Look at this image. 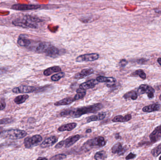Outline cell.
Listing matches in <instances>:
<instances>
[{
  "label": "cell",
  "instance_id": "obj_1",
  "mask_svg": "<svg viewBox=\"0 0 161 160\" xmlns=\"http://www.w3.org/2000/svg\"><path fill=\"white\" fill-rule=\"evenodd\" d=\"M103 108L101 103H97L92 105L81 107L77 109H66L60 113V115L63 117L79 118L85 114H90L97 112Z\"/></svg>",
  "mask_w": 161,
  "mask_h": 160
},
{
  "label": "cell",
  "instance_id": "obj_2",
  "mask_svg": "<svg viewBox=\"0 0 161 160\" xmlns=\"http://www.w3.org/2000/svg\"><path fill=\"white\" fill-rule=\"evenodd\" d=\"M42 20L35 17L26 16L23 18H19L13 21L12 23L16 26H21L25 28H36L37 23L41 22Z\"/></svg>",
  "mask_w": 161,
  "mask_h": 160
},
{
  "label": "cell",
  "instance_id": "obj_3",
  "mask_svg": "<svg viewBox=\"0 0 161 160\" xmlns=\"http://www.w3.org/2000/svg\"><path fill=\"white\" fill-rule=\"evenodd\" d=\"M27 132L24 130L12 129L2 131L0 134V137L3 139H18L24 138L27 135Z\"/></svg>",
  "mask_w": 161,
  "mask_h": 160
},
{
  "label": "cell",
  "instance_id": "obj_4",
  "mask_svg": "<svg viewBox=\"0 0 161 160\" xmlns=\"http://www.w3.org/2000/svg\"><path fill=\"white\" fill-rule=\"evenodd\" d=\"M106 141L103 137H97L93 139H89L83 145L84 150L86 151H89L94 148H101L105 145Z\"/></svg>",
  "mask_w": 161,
  "mask_h": 160
},
{
  "label": "cell",
  "instance_id": "obj_5",
  "mask_svg": "<svg viewBox=\"0 0 161 160\" xmlns=\"http://www.w3.org/2000/svg\"><path fill=\"white\" fill-rule=\"evenodd\" d=\"M42 138L40 135H34L32 137H27L24 141L25 147L26 149H31L38 145L42 141Z\"/></svg>",
  "mask_w": 161,
  "mask_h": 160
},
{
  "label": "cell",
  "instance_id": "obj_6",
  "mask_svg": "<svg viewBox=\"0 0 161 160\" xmlns=\"http://www.w3.org/2000/svg\"><path fill=\"white\" fill-rule=\"evenodd\" d=\"M155 90L152 87L148 85L142 84L139 86L138 89V94H142L146 93L147 96L149 99L154 97V93Z\"/></svg>",
  "mask_w": 161,
  "mask_h": 160
},
{
  "label": "cell",
  "instance_id": "obj_7",
  "mask_svg": "<svg viewBox=\"0 0 161 160\" xmlns=\"http://www.w3.org/2000/svg\"><path fill=\"white\" fill-rule=\"evenodd\" d=\"M35 87L32 86L21 85L19 87H16L12 90L13 93H31L35 92L38 90Z\"/></svg>",
  "mask_w": 161,
  "mask_h": 160
},
{
  "label": "cell",
  "instance_id": "obj_8",
  "mask_svg": "<svg viewBox=\"0 0 161 160\" xmlns=\"http://www.w3.org/2000/svg\"><path fill=\"white\" fill-rule=\"evenodd\" d=\"M99 57V54H87L77 57L76 59V61L77 62H93L98 60Z\"/></svg>",
  "mask_w": 161,
  "mask_h": 160
},
{
  "label": "cell",
  "instance_id": "obj_9",
  "mask_svg": "<svg viewBox=\"0 0 161 160\" xmlns=\"http://www.w3.org/2000/svg\"><path fill=\"white\" fill-rule=\"evenodd\" d=\"M41 7L38 5H30V4H15L12 6V8L18 11H28V10H36Z\"/></svg>",
  "mask_w": 161,
  "mask_h": 160
},
{
  "label": "cell",
  "instance_id": "obj_10",
  "mask_svg": "<svg viewBox=\"0 0 161 160\" xmlns=\"http://www.w3.org/2000/svg\"><path fill=\"white\" fill-rule=\"evenodd\" d=\"M161 138V125L154 129L153 132L150 134L149 138L152 143H156Z\"/></svg>",
  "mask_w": 161,
  "mask_h": 160
},
{
  "label": "cell",
  "instance_id": "obj_11",
  "mask_svg": "<svg viewBox=\"0 0 161 160\" xmlns=\"http://www.w3.org/2000/svg\"><path fill=\"white\" fill-rule=\"evenodd\" d=\"M58 140V138L56 137V136H51V137H49V138H47L44 139L43 142L42 143L41 145H40V147H41V148H42V149H45V148L52 147L53 145L55 144L57 142Z\"/></svg>",
  "mask_w": 161,
  "mask_h": 160
},
{
  "label": "cell",
  "instance_id": "obj_12",
  "mask_svg": "<svg viewBox=\"0 0 161 160\" xmlns=\"http://www.w3.org/2000/svg\"><path fill=\"white\" fill-rule=\"evenodd\" d=\"M96 80L98 82H107V87H115L116 80L113 77H106L104 76H99L96 78Z\"/></svg>",
  "mask_w": 161,
  "mask_h": 160
},
{
  "label": "cell",
  "instance_id": "obj_13",
  "mask_svg": "<svg viewBox=\"0 0 161 160\" xmlns=\"http://www.w3.org/2000/svg\"><path fill=\"white\" fill-rule=\"evenodd\" d=\"M126 151V149L125 147H123L122 144L121 143L118 142L113 145L112 148V152L113 154L117 153L119 155H123Z\"/></svg>",
  "mask_w": 161,
  "mask_h": 160
},
{
  "label": "cell",
  "instance_id": "obj_14",
  "mask_svg": "<svg viewBox=\"0 0 161 160\" xmlns=\"http://www.w3.org/2000/svg\"><path fill=\"white\" fill-rule=\"evenodd\" d=\"M59 49L51 44L46 50L45 54L48 57H55L59 54Z\"/></svg>",
  "mask_w": 161,
  "mask_h": 160
},
{
  "label": "cell",
  "instance_id": "obj_15",
  "mask_svg": "<svg viewBox=\"0 0 161 160\" xmlns=\"http://www.w3.org/2000/svg\"><path fill=\"white\" fill-rule=\"evenodd\" d=\"M81 138L80 135H75L74 136H71L68 138L66 139L65 141V148H69L72 145H73L78 140Z\"/></svg>",
  "mask_w": 161,
  "mask_h": 160
},
{
  "label": "cell",
  "instance_id": "obj_16",
  "mask_svg": "<svg viewBox=\"0 0 161 160\" xmlns=\"http://www.w3.org/2000/svg\"><path fill=\"white\" fill-rule=\"evenodd\" d=\"M93 69L90 68V69H86L82 70L81 72L77 73L74 76V79H83L86 77L90 75L93 73Z\"/></svg>",
  "mask_w": 161,
  "mask_h": 160
},
{
  "label": "cell",
  "instance_id": "obj_17",
  "mask_svg": "<svg viewBox=\"0 0 161 160\" xmlns=\"http://www.w3.org/2000/svg\"><path fill=\"white\" fill-rule=\"evenodd\" d=\"M97 82L98 81L95 80H89L86 82L81 84L79 86V87L86 90L92 89L96 86V84H97Z\"/></svg>",
  "mask_w": 161,
  "mask_h": 160
},
{
  "label": "cell",
  "instance_id": "obj_18",
  "mask_svg": "<svg viewBox=\"0 0 161 160\" xmlns=\"http://www.w3.org/2000/svg\"><path fill=\"white\" fill-rule=\"evenodd\" d=\"M161 109V105L159 104L154 103L145 106L142 109V110L144 112L150 113L154 111H158Z\"/></svg>",
  "mask_w": 161,
  "mask_h": 160
},
{
  "label": "cell",
  "instance_id": "obj_19",
  "mask_svg": "<svg viewBox=\"0 0 161 160\" xmlns=\"http://www.w3.org/2000/svg\"><path fill=\"white\" fill-rule=\"evenodd\" d=\"M51 45L48 42H40L35 47V51L38 53H45L48 47Z\"/></svg>",
  "mask_w": 161,
  "mask_h": 160
},
{
  "label": "cell",
  "instance_id": "obj_20",
  "mask_svg": "<svg viewBox=\"0 0 161 160\" xmlns=\"http://www.w3.org/2000/svg\"><path fill=\"white\" fill-rule=\"evenodd\" d=\"M106 116V113L105 112H101L99 113L97 115L92 116L88 117L87 119V122L102 120L105 118Z\"/></svg>",
  "mask_w": 161,
  "mask_h": 160
},
{
  "label": "cell",
  "instance_id": "obj_21",
  "mask_svg": "<svg viewBox=\"0 0 161 160\" xmlns=\"http://www.w3.org/2000/svg\"><path fill=\"white\" fill-rule=\"evenodd\" d=\"M132 116L130 114H128L125 116H123L121 115L117 116H115L113 119H112V122H128L132 119Z\"/></svg>",
  "mask_w": 161,
  "mask_h": 160
},
{
  "label": "cell",
  "instance_id": "obj_22",
  "mask_svg": "<svg viewBox=\"0 0 161 160\" xmlns=\"http://www.w3.org/2000/svg\"><path fill=\"white\" fill-rule=\"evenodd\" d=\"M77 126V123L75 122H71L68 123L66 125L61 126L58 128V131L59 132H64V131H71L75 129Z\"/></svg>",
  "mask_w": 161,
  "mask_h": 160
},
{
  "label": "cell",
  "instance_id": "obj_23",
  "mask_svg": "<svg viewBox=\"0 0 161 160\" xmlns=\"http://www.w3.org/2000/svg\"><path fill=\"white\" fill-rule=\"evenodd\" d=\"M75 100L74 98L68 97L63 99L61 100L58 101L54 103L55 106H64V105H68L72 103L75 102Z\"/></svg>",
  "mask_w": 161,
  "mask_h": 160
},
{
  "label": "cell",
  "instance_id": "obj_24",
  "mask_svg": "<svg viewBox=\"0 0 161 160\" xmlns=\"http://www.w3.org/2000/svg\"><path fill=\"white\" fill-rule=\"evenodd\" d=\"M61 71V69L60 67L58 66H53L48 68L43 72V74L46 76H49L52 75L53 73L60 72Z\"/></svg>",
  "mask_w": 161,
  "mask_h": 160
},
{
  "label": "cell",
  "instance_id": "obj_25",
  "mask_svg": "<svg viewBox=\"0 0 161 160\" xmlns=\"http://www.w3.org/2000/svg\"><path fill=\"white\" fill-rule=\"evenodd\" d=\"M76 93H77L75 95V97H74L75 100L82 99L86 94V90L80 88H78L76 90Z\"/></svg>",
  "mask_w": 161,
  "mask_h": 160
},
{
  "label": "cell",
  "instance_id": "obj_26",
  "mask_svg": "<svg viewBox=\"0 0 161 160\" xmlns=\"http://www.w3.org/2000/svg\"><path fill=\"white\" fill-rule=\"evenodd\" d=\"M29 98V95L27 94L19 95L16 97L14 99V101L17 104H21L23 103H25L26 100Z\"/></svg>",
  "mask_w": 161,
  "mask_h": 160
},
{
  "label": "cell",
  "instance_id": "obj_27",
  "mask_svg": "<svg viewBox=\"0 0 161 160\" xmlns=\"http://www.w3.org/2000/svg\"><path fill=\"white\" fill-rule=\"evenodd\" d=\"M18 43L19 45H20L21 46L28 47L29 46L31 42L30 40L22 37H19L18 38Z\"/></svg>",
  "mask_w": 161,
  "mask_h": 160
},
{
  "label": "cell",
  "instance_id": "obj_28",
  "mask_svg": "<svg viewBox=\"0 0 161 160\" xmlns=\"http://www.w3.org/2000/svg\"><path fill=\"white\" fill-rule=\"evenodd\" d=\"M123 98L125 99L131 98L132 100H136L138 98V93L134 91H129L123 95Z\"/></svg>",
  "mask_w": 161,
  "mask_h": 160
},
{
  "label": "cell",
  "instance_id": "obj_29",
  "mask_svg": "<svg viewBox=\"0 0 161 160\" xmlns=\"http://www.w3.org/2000/svg\"><path fill=\"white\" fill-rule=\"evenodd\" d=\"M132 76L136 77L139 76L142 80H144L146 79V75L144 71L142 70H138L132 74Z\"/></svg>",
  "mask_w": 161,
  "mask_h": 160
},
{
  "label": "cell",
  "instance_id": "obj_30",
  "mask_svg": "<svg viewBox=\"0 0 161 160\" xmlns=\"http://www.w3.org/2000/svg\"><path fill=\"white\" fill-rule=\"evenodd\" d=\"M107 157V155L105 151H101L97 152L94 155V159L97 160H104Z\"/></svg>",
  "mask_w": 161,
  "mask_h": 160
},
{
  "label": "cell",
  "instance_id": "obj_31",
  "mask_svg": "<svg viewBox=\"0 0 161 160\" xmlns=\"http://www.w3.org/2000/svg\"><path fill=\"white\" fill-rule=\"evenodd\" d=\"M152 155L154 157H157L159 155L161 154V144L157 145V147L154 148L152 150L151 152Z\"/></svg>",
  "mask_w": 161,
  "mask_h": 160
},
{
  "label": "cell",
  "instance_id": "obj_32",
  "mask_svg": "<svg viewBox=\"0 0 161 160\" xmlns=\"http://www.w3.org/2000/svg\"><path fill=\"white\" fill-rule=\"evenodd\" d=\"M65 74L64 72H60L58 74H56L53 75L51 77V80L53 81H59L60 79H62V77H64Z\"/></svg>",
  "mask_w": 161,
  "mask_h": 160
},
{
  "label": "cell",
  "instance_id": "obj_33",
  "mask_svg": "<svg viewBox=\"0 0 161 160\" xmlns=\"http://www.w3.org/2000/svg\"><path fill=\"white\" fill-rule=\"evenodd\" d=\"M13 122H14V120L11 118H3V119L0 120V125H7V124L12 123Z\"/></svg>",
  "mask_w": 161,
  "mask_h": 160
},
{
  "label": "cell",
  "instance_id": "obj_34",
  "mask_svg": "<svg viewBox=\"0 0 161 160\" xmlns=\"http://www.w3.org/2000/svg\"><path fill=\"white\" fill-rule=\"evenodd\" d=\"M66 157V155H64V154H59V155H56L55 156H53L52 157V158L50 159V160H63V159H65Z\"/></svg>",
  "mask_w": 161,
  "mask_h": 160
},
{
  "label": "cell",
  "instance_id": "obj_35",
  "mask_svg": "<svg viewBox=\"0 0 161 160\" xmlns=\"http://www.w3.org/2000/svg\"><path fill=\"white\" fill-rule=\"evenodd\" d=\"M0 103H1V105H0V111H1V110H3V109H4L5 108L6 106L4 98H2Z\"/></svg>",
  "mask_w": 161,
  "mask_h": 160
},
{
  "label": "cell",
  "instance_id": "obj_36",
  "mask_svg": "<svg viewBox=\"0 0 161 160\" xmlns=\"http://www.w3.org/2000/svg\"><path fill=\"white\" fill-rule=\"evenodd\" d=\"M65 144L64 140H62L60 141L56 145H55V148L57 149H60L63 147Z\"/></svg>",
  "mask_w": 161,
  "mask_h": 160
},
{
  "label": "cell",
  "instance_id": "obj_37",
  "mask_svg": "<svg viewBox=\"0 0 161 160\" xmlns=\"http://www.w3.org/2000/svg\"><path fill=\"white\" fill-rule=\"evenodd\" d=\"M128 63V61L126 60L122 59V60H121L120 62H119V65H120L121 67H125L127 64Z\"/></svg>",
  "mask_w": 161,
  "mask_h": 160
},
{
  "label": "cell",
  "instance_id": "obj_38",
  "mask_svg": "<svg viewBox=\"0 0 161 160\" xmlns=\"http://www.w3.org/2000/svg\"><path fill=\"white\" fill-rule=\"evenodd\" d=\"M136 155H135V154H133V153H130L126 157L125 159H126V160H130V159H133V158L136 157Z\"/></svg>",
  "mask_w": 161,
  "mask_h": 160
},
{
  "label": "cell",
  "instance_id": "obj_39",
  "mask_svg": "<svg viewBox=\"0 0 161 160\" xmlns=\"http://www.w3.org/2000/svg\"><path fill=\"white\" fill-rule=\"evenodd\" d=\"M37 160H48V159L45 157H39L37 158Z\"/></svg>",
  "mask_w": 161,
  "mask_h": 160
},
{
  "label": "cell",
  "instance_id": "obj_40",
  "mask_svg": "<svg viewBox=\"0 0 161 160\" xmlns=\"http://www.w3.org/2000/svg\"><path fill=\"white\" fill-rule=\"evenodd\" d=\"M92 132V130L91 129H87V130L86 131V133H91V132Z\"/></svg>",
  "mask_w": 161,
  "mask_h": 160
},
{
  "label": "cell",
  "instance_id": "obj_41",
  "mask_svg": "<svg viewBox=\"0 0 161 160\" xmlns=\"http://www.w3.org/2000/svg\"><path fill=\"white\" fill-rule=\"evenodd\" d=\"M157 62H158L159 64L161 66V58H159L157 59Z\"/></svg>",
  "mask_w": 161,
  "mask_h": 160
},
{
  "label": "cell",
  "instance_id": "obj_42",
  "mask_svg": "<svg viewBox=\"0 0 161 160\" xmlns=\"http://www.w3.org/2000/svg\"><path fill=\"white\" fill-rule=\"evenodd\" d=\"M116 138L117 139H120V138H121V137L119 136V134H116Z\"/></svg>",
  "mask_w": 161,
  "mask_h": 160
},
{
  "label": "cell",
  "instance_id": "obj_43",
  "mask_svg": "<svg viewBox=\"0 0 161 160\" xmlns=\"http://www.w3.org/2000/svg\"><path fill=\"white\" fill-rule=\"evenodd\" d=\"M159 99L161 100V95H160V96H159Z\"/></svg>",
  "mask_w": 161,
  "mask_h": 160
},
{
  "label": "cell",
  "instance_id": "obj_44",
  "mask_svg": "<svg viewBox=\"0 0 161 160\" xmlns=\"http://www.w3.org/2000/svg\"><path fill=\"white\" fill-rule=\"evenodd\" d=\"M159 160H161V156H160V157H159Z\"/></svg>",
  "mask_w": 161,
  "mask_h": 160
},
{
  "label": "cell",
  "instance_id": "obj_45",
  "mask_svg": "<svg viewBox=\"0 0 161 160\" xmlns=\"http://www.w3.org/2000/svg\"><path fill=\"white\" fill-rule=\"evenodd\" d=\"M2 132H0V134H1V133Z\"/></svg>",
  "mask_w": 161,
  "mask_h": 160
}]
</instances>
